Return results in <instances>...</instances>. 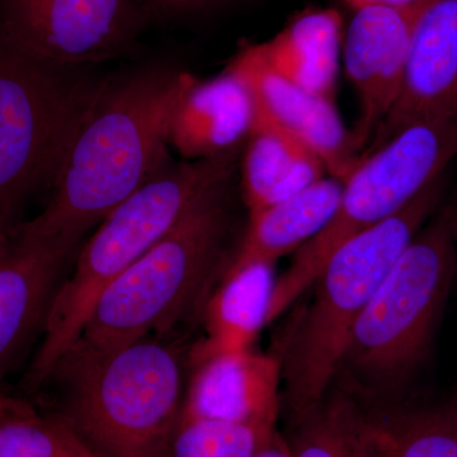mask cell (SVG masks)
<instances>
[{
    "label": "cell",
    "mask_w": 457,
    "mask_h": 457,
    "mask_svg": "<svg viewBox=\"0 0 457 457\" xmlns=\"http://www.w3.org/2000/svg\"><path fill=\"white\" fill-rule=\"evenodd\" d=\"M195 79L170 65L108 78L57 171L49 203L17 230L79 245L90 228L170 163L171 121Z\"/></svg>",
    "instance_id": "cell-1"
},
{
    "label": "cell",
    "mask_w": 457,
    "mask_h": 457,
    "mask_svg": "<svg viewBox=\"0 0 457 457\" xmlns=\"http://www.w3.org/2000/svg\"><path fill=\"white\" fill-rule=\"evenodd\" d=\"M98 457H165L183 402L182 357L161 337L111 350L77 341L37 392Z\"/></svg>",
    "instance_id": "cell-2"
},
{
    "label": "cell",
    "mask_w": 457,
    "mask_h": 457,
    "mask_svg": "<svg viewBox=\"0 0 457 457\" xmlns=\"http://www.w3.org/2000/svg\"><path fill=\"white\" fill-rule=\"evenodd\" d=\"M242 149L198 161H170L108 213L80 249L71 278L54 295L25 389L37 392L56 360L79 338L101 295L170 233L198 196L231 179Z\"/></svg>",
    "instance_id": "cell-3"
},
{
    "label": "cell",
    "mask_w": 457,
    "mask_h": 457,
    "mask_svg": "<svg viewBox=\"0 0 457 457\" xmlns=\"http://www.w3.org/2000/svg\"><path fill=\"white\" fill-rule=\"evenodd\" d=\"M444 188L441 177L400 212L352 237L328 258L281 362L286 402L294 417L329 393L354 324L400 254L440 209Z\"/></svg>",
    "instance_id": "cell-4"
},
{
    "label": "cell",
    "mask_w": 457,
    "mask_h": 457,
    "mask_svg": "<svg viewBox=\"0 0 457 457\" xmlns=\"http://www.w3.org/2000/svg\"><path fill=\"white\" fill-rule=\"evenodd\" d=\"M228 182L198 196L170 233L101 295L77 341L111 350L164 335L187 314L224 258Z\"/></svg>",
    "instance_id": "cell-5"
},
{
    "label": "cell",
    "mask_w": 457,
    "mask_h": 457,
    "mask_svg": "<svg viewBox=\"0 0 457 457\" xmlns=\"http://www.w3.org/2000/svg\"><path fill=\"white\" fill-rule=\"evenodd\" d=\"M62 68L0 46V237L27 203L51 188L108 78Z\"/></svg>",
    "instance_id": "cell-6"
},
{
    "label": "cell",
    "mask_w": 457,
    "mask_h": 457,
    "mask_svg": "<svg viewBox=\"0 0 457 457\" xmlns=\"http://www.w3.org/2000/svg\"><path fill=\"white\" fill-rule=\"evenodd\" d=\"M457 245V204L440 207L404 249L354 324L341 369L394 384L426 356L446 302Z\"/></svg>",
    "instance_id": "cell-7"
},
{
    "label": "cell",
    "mask_w": 457,
    "mask_h": 457,
    "mask_svg": "<svg viewBox=\"0 0 457 457\" xmlns=\"http://www.w3.org/2000/svg\"><path fill=\"white\" fill-rule=\"evenodd\" d=\"M456 156L457 117L414 123L363 155L343 180L341 200L327 227L296 252L276 279L267 324L312 287L339 245L407 206L444 177Z\"/></svg>",
    "instance_id": "cell-8"
},
{
    "label": "cell",
    "mask_w": 457,
    "mask_h": 457,
    "mask_svg": "<svg viewBox=\"0 0 457 457\" xmlns=\"http://www.w3.org/2000/svg\"><path fill=\"white\" fill-rule=\"evenodd\" d=\"M152 20L140 0H0V46L62 68L130 54Z\"/></svg>",
    "instance_id": "cell-9"
},
{
    "label": "cell",
    "mask_w": 457,
    "mask_h": 457,
    "mask_svg": "<svg viewBox=\"0 0 457 457\" xmlns=\"http://www.w3.org/2000/svg\"><path fill=\"white\" fill-rule=\"evenodd\" d=\"M427 2L356 9L343 33L345 73L360 102L359 122L351 131L360 155L398 98L411 35Z\"/></svg>",
    "instance_id": "cell-10"
},
{
    "label": "cell",
    "mask_w": 457,
    "mask_h": 457,
    "mask_svg": "<svg viewBox=\"0 0 457 457\" xmlns=\"http://www.w3.org/2000/svg\"><path fill=\"white\" fill-rule=\"evenodd\" d=\"M228 71L245 84L253 102V123L287 132L323 162L327 174L345 180L361 161L352 132L343 125L335 101L306 92L266 65L255 44H245Z\"/></svg>",
    "instance_id": "cell-11"
},
{
    "label": "cell",
    "mask_w": 457,
    "mask_h": 457,
    "mask_svg": "<svg viewBox=\"0 0 457 457\" xmlns=\"http://www.w3.org/2000/svg\"><path fill=\"white\" fill-rule=\"evenodd\" d=\"M456 117L457 0H428L414 26L398 98L363 155L414 123Z\"/></svg>",
    "instance_id": "cell-12"
},
{
    "label": "cell",
    "mask_w": 457,
    "mask_h": 457,
    "mask_svg": "<svg viewBox=\"0 0 457 457\" xmlns=\"http://www.w3.org/2000/svg\"><path fill=\"white\" fill-rule=\"evenodd\" d=\"M77 245L14 228L0 237V384L44 329L54 295Z\"/></svg>",
    "instance_id": "cell-13"
},
{
    "label": "cell",
    "mask_w": 457,
    "mask_h": 457,
    "mask_svg": "<svg viewBox=\"0 0 457 457\" xmlns=\"http://www.w3.org/2000/svg\"><path fill=\"white\" fill-rule=\"evenodd\" d=\"M183 402V418L276 426L281 361L251 350L197 361Z\"/></svg>",
    "instance_id": "cell-14"
},
{
    "label": "cell",
    "mask_w": 457,
    "mask_h": 457,
    "mask_svg": "<svg viewBox=\"0 0 457 457\" xmlns=\"http://www.w3.org/2000/svg\"><path fill=\"white\" fill-rule=\"evenodd\" d=\"M253 117L251 93L236 74L196 78L174 112L170 144L185 161L224 154L245 145Z\"/></svg>",
    "instance_id": "cell-15"
},
{
    "label": "cell",
    "mask_w": 457,
    "mask_h": 457,
    "mask_svg": "<svg viewBox=\"0 0 457 457\" xmlns=\"http://www.w3.org/2000/svg\"><path fill=\"white\" fill-rule=\"evenodd\" d=\"M343 33L338 11L311 9L255 47L279 77L306 92L335 101Z\"/></svg>",
    "instance_id": "cell-16"
},
{
    "label": "cell",
    "mask_w": 457,
    "mask_h": 457,
    "mask_svg": "<svg viewBox=\"0 0 457 457\" xmlns=\"http://www.w3.org/2000/svg\"><path fill=\"white\" fill-rule=\"evenodd\" d=\"M343 182L324 177L300 194L249 215V225L225 270L275 264L318 236L335 215ZM224 270V272H225Z\"/></svg>",
    "instance_id": "cell-17"
},
{
    "label": "cell",
    "mask_w": 457,
    "mask_h": 457,
    "mask_svg": "<svg viewBox=\"0 0 457 457\" xmlns=\"http://www.w3.org/2000/svg\"><path fill=\"white\" fill-rule=\"evenodd\" d=\"M326 176L323 162L300 141L275 126L253 123L242 163L249 215L300 194Z\"/></svg>",
    "instance_id": "cell-18"
},
{
    "label": "cell",
    "mask_w": 457,
    "mask_h": 457,
    "mask_svg": "<svg viewBox=\"0 0 457 457\" xmlns=\"http://www.w3.org/2000/svg\"><path fill=\"white\" fill-rule=\"evenodd\" d=\"M275 284L273 264L225 270L221 285L207 303V337L197 348L195 362L212 354L251 350L267 326Z\"/></svg>",
    "instance_id": "cell-19"
},
{
    "label": "cell",
    "mask_w": 457,
    "mask_h": 457,
    "mask_svg": "<svg viewBox=\"0 0 457 457\" xmlns=\"http://www.w3.org/2000/svg\"><path fill=\"white\" fill-rule=\"evenodd\" d=\"M285 438L290 457H378L375 416L345 392L295 416Z\"/></svg>",
    "instance_id": "cell-20"
},
{
    "label": "cell",
    "mask_w": 457,
    "mask_h": 457,
    "mask_svg": "<svg viewBox=\"0 0 457 457\" xmlns=\"http://www.w3.org/2000/svg\"><path fill=\"white\" fill-rule=\"evenodd\" d=\"M0 457H98L60 418L0 394Z\"/></svg>",
    "instance_id": "cell-21"
},
{
    "label": "cell",
    "mask_w": 457,
    "mask_h": 457,
    "mask_svg": "<svg viewBox=\"0 0 457 457\" xmlns=\"http://www.w3.org/2000/svg\"><path fill=\"white\" fill-rule=\"evenodd\" d=\"M375 420L378 457H457V399Z\"/></svg>",
    "instance_id": "cell-22"
},
{
    "label": "cell",
    "mask_w": 457,
    "mask_h": 457,
    "mask_svg": "<svg viewBox=\"0 0 457 457\" xmlns=\"http://www.w3.org/2000/svg\"><path fill=\"white\" fill-rule=\"evenodd\" d=\"M276 426L179 418L165 457H258Z\"/></svg>",
    "instance_id": "cell-23"
},
{
    "label": "cell",
    "mask_w": 457,
    "mask_h": 457,
    "mask_svg": "<svg viewBox=\"0 0 457 457\" xmlns=\"http://www.w3.org/2000/svg\"><path fill=\"white\" fill-rule=\"evenodd\" d=\"M230 0H140L150 17H174L219 7Z\"/></svg>",
    "instance_id": "cell-24"
},
{
    "label": "cell",
    "mask_w": 457,
    "mask_h": 457,
    "mask_svg": "<svg viewBox=\"0 0 457 457\" xmlns=\"http://www.w3.org/2000/svg\"><path fill=\"white\" fill-rule=\"evenodd\" d=\"M258 457H290L287 442L278 431L275 433L267 446L261 451Z\"/></svg>",
    "instance_id": "cell-25"
},
{
    "label": "cell",
    "mask_w": 457,
    "mask_h": 457,
    "mask_svg": "<svg viewBox=\"0 0 457 457\" xmlns=\"http://www.w3.org/2000/svg\"><path fill=\"white\" fill-rule=\"evenodd\" d=\"M353 11L368 5H405L416 3L418 0H345Z\"/></svg>",
    "instance_id": "cell-26"
}]
</instances>
